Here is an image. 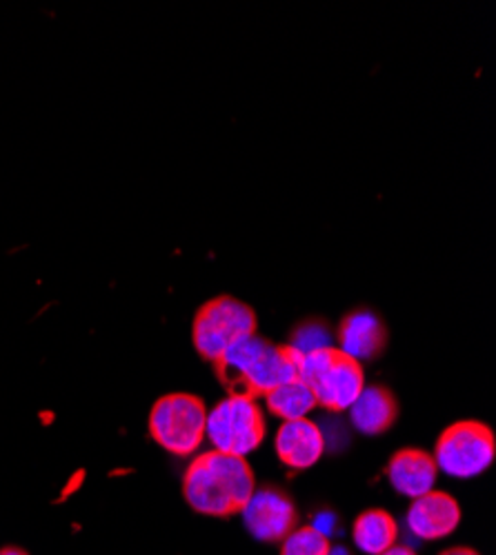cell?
<instances>
[{
	"mask_svg": "<svg viewBox=\"0 0 496 555\" xmlns=\"http://www.w3.org/2000/svg\"><path fill=\"white\" fill-rule=\"evenodd\" d=\"M245 529L260 542H283L298 525V512L288 493L277 487L254 489L243 506Z\"/></svg>",
	"mask_w": 496,
	"mask_h": 555,
	"instance_id": "cell-8",
	"label": "cell"
},
{
	"mask_svg": "<svg viewBox=\"0 0 496 555\" xmlns=\"http://www.w3.org/2000/svg\"><path fill=\"white\" fill-rule=\"evenodd\" d=\"M265 431V415L250 396L232 393L207 411L205 438L216 451L245 457L260 447Z\"/></svg>",
	"mask_w": 496,
	"mask_h": 555,
	"instance_id": "cell-6",
	"label": "cell"
},
{
	"mask_svg": "<svg viewBox=\"0 0 496 555\" xmlns=\"http://www.w3.org/2000/svg\"><path fill=\"white\" fill-rule=\"evenodd\" d=\"M0 555H29V553L21 546H3L0 548Z\"/></svg>",
	"mask_w": 496,
	"mask_h": 555,
	"instance_id": "cell-20",
	"label": "cell"
},
{
	"mask_svg": "<svg viewBox=\"0 0 496 555\" xmlns=\"http://www.w3.org/2000/svg\"><path fill=\"white\" fill-rule=\"evenodd\" d=\"M256 489V478L250 462L241 455L222 451L199 453L183 476V495L201 516L232 518Z\"/></svg>",
	"mask_w": 496,
	"mask_h": 555,
	"instance_id": "cell-1",
	"label": "cell"
},
{
	"mask_svg": "<svg viewBox=\"0 0 496 555\" xmlns=\"http://www.w3.org/2000/svg\"><path fill=\"white\" fill-rule=\"evenodd\" d=\"M298 364L301 356L292 347L267 343L254 334L225 351L214 369L230 396L241 393L256 400L298 378Z\"/></svg>",
	"mask_w": 496,
	"mask_h": 555,
	"instance_id": "cell-2",
	"label": "cell"
},
{
	"mask_svg": "<svg viewBox=\"0 0 496 555\" xmlns=\"http://www.w3.org/2000/svg\"><path fill=\"white\" fill-rule=\"evenodd\" d=\"M298 378L309 387L317 406L332 413L347 411L366 387L364 364L343 353L339 347H326L301 356Z\"/></svg>",
	"mask_w": 496,
	"mask_h": 555,
	"instance_id": "cell-3",
	"label": "cell"
},
{
	"mask_svg": "<svg viewBox=\"0 0 496 555\" xmlns=\"http://www.w3.org/2000/svg\"><path fill=\"white\" fill-rule=\"evenodd\" d=\"M387 480L405 498H421L434 489L436 462L423 449H400L387 462Z\"/></svg>",
	"mask_w": 496,
	"mask_h": 555,
	"instance_id": "cell-11",
	"label": "cell"
},
{
	"mask_svg": "<svg viewBox=\"0 0 496 555\" xmlns=\"http://www.w3.org/2000/svg\"><path fill=\"white\" fill-rule=\"evenodd\" d=\"M207 409L194 393H167L150 411V436L174 455H192L205 440Z\"/></svg>",
	"mask_w": 496,
	"mask_h": 555,
	"instance_id": "cell-4",
	"label": "cell"
},
{
	"mask_svg": "<svg viewBox=\"0 0 496 555\" xmlns=\"http://www.w3.org/2000/svg\"><path fill=\"white\" fill-rule=\"evenodd\" d=\"M349 421L352 425L366 436L385 434L398 418V402L394 393L385 387H364L358 398L352 402Z\"/></svg>",
	"mask_w": 496,
	"mask_h": 555,
	"instance_id": "cell-13",
	"label": "cell"
},
{
	"mask_svg": "<svg viewBox=\"0 0 496 555\" xmlns=\"http://www.w3.org/2000/svg\"><path fill=\"white\" fill-rule=\"evenodd\" d=\"M441 555H481V553L474 551V548H470V546H453V548L443 551Z\"/></svg>",
	"mask_w": 496,
	"mask_h": 555,
	"instance_id": "cell-18",
	"label": "cell"
},
{
	"mask_svg": "<svg viewBox=\"0 0 496 555\" xmlns=\"http://www.w3.org/2000/svg\"><path fill=\"white\" fill-rule=\"evenodd\" d=\"M256 334V313L250 305L232 298L220 296L205 302L192 325L194 349L207 362H216L225 351Z\"/></svg>",
	"mask_w": 496,
	"mask_h": 555,
	"instance_id": "cell-5",
	"label": "cell"
},
{
	"mask_svg": "<svg viewBox=\"0 0 496 555\" xmlns=\"http://www.w3.org/2000/svg\"><path fill=\"white\" fill-rule=\"evenodd\" d=\"M288 347H292L298 356H305V353H311L317 349L332 347V340H330V332L323 322H305V325H301L292 334V340Z\"/></svg>",
	"mask_w": 496,
	"mask_h": 555,
	"instance_id": "cell-17",
	"label": "cell"
},
{
	"mask_svg": "<svg viewBox=\"0 0 496 555\" xmlns=\"http://www.w3.org/2000/svg\"><path fill=\"white\" fill-rule=\"evenodd\" d=\"M277 455L285 467L305 472L317 465L326 451V436L317 423L307 418L288 421L277 431Z\"/></svg>",
	"mask_w": 496,
	"mask_h": 555,
	"instance_id": "cell-10",
	"label": "cell"
},
{
	"mask_svg": "<svg viewBox=\"0 0 496 555\" xmlns=\"http://www.w3.org/2000/svg\"><path fill=\"white\" fill-rule=\"evenodd\" d=\"M496 440L487 425L479 421H461L449 425L434 447L436 469L453 478L481 476L494 462Z\"/></svg>",
	"mask_w": 496,
	"mask_h": 555,
	"instance_id": "cell-7",
	"label": "cell"
},
{
	"mask_svg": "<svg viewBox=\"0 0 496 555\" xmlns=\"http://www.w3.org/2000/svg\"><path fill=\"white\" fill-rule=\"evenodd\" d=\"M352 538L368 555H381L398 544V525L383 508H368L354 520Z\"/></svg>",
	"mask_w": 496,
	"mask_h": 555,
	"instance_id": "cell-14",
	"label": "cell"
},
{
	"mask_svg": "<svg viewBox=\"0 0 496 555\" xmlns=\"http://www.w3.org/2000/svg\"><path fill=\"white\" fill-rule=\"evenodd\" d=\"M330 538L317 527H296L281 542V555H330Z\"/></svg>",
	"mask_w": 496,
	"mask_h": 555,
	"instance_id": "cell-16",
	"label": "cell"
},
{
	"mask_svg": "<svg viewBox=\"0 0 496 555\" xmlns=\"http://www.w3.org/2000/svg\"><path fill=\"white\" fill-rule=\"evenodd\" d=\"M381 555H417L410 546H405V544H394L392 548H387L385 553H381Z\"/></svg>",
	"mask_w": 496,
	"mask_h": 555,
	"instance_id": "cell-19",
	"label": "cell"
},
{
	"mask_svg": "<svg viewBox=\"0 0 496 555\" xmlns=\"http://www.w3.org/2000/svg\"><path fill=\"white\" fill-rule=\"evenodd\" d=\"M461 522L459 502L445 491H428L412 500L408 512V529L419 540H441L455 533Z\"/></svg>",
	"mask_w": 496,
	"mask_h": 555,
	"instance_id": "cell-9",
	"label": "cell"
},
{
	"mask_svg": "<svg viewBox=\"0 0 496 555\" xmlns=\"http://www.w3.org/2000/svg\"><path fill=\"white\" fill-rule=\"evenodd\" d=\"M341 351L354 360L377 358L387 343V332L377 313L368 309H356L347 313L339 327Z\"/></svg>",
	"mask_w": 496,
	"mask_h": 555,
	"instance_id": "cell-12",
	"label": "cell"
},
{
	"mask_svg": "<svg viewBox=\"0 0 496 555\" xmlns=\"http://www.w3.org/2000/svg\"><path fill=\"white\" fill-rule=\"evenodd\" d=\"M265 404L269 413L288 423L307 418V413L317 406V400H314L309 387L301 378H294L269 391L265 396Z\"/></svg>",
	"mask_w": 496,
	"mask_h": 555,
	"instance_id": "cell-15",
	"label": "cell"
}]
</instances>
